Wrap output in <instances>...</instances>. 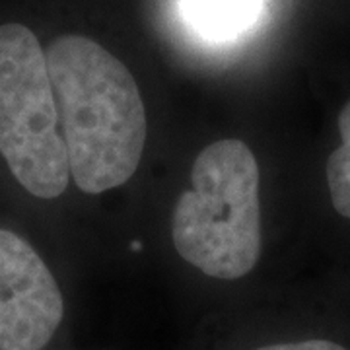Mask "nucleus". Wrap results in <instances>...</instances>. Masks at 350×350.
<instances>
[{
  "label": "nucleus",
  "instance_id": "f257e3e1",
  "mask_svg": "<svg viewBox=\"0 0 350 350\" xmlns=\"http://www.w3.org/2000/svg\"><path fill=\"white\" fill-rule=\"evenodd\" d=\"M70 179L88 195L137 174L148 123L137 80L100 43L61 36L45 47Z\"/></svg>",
  "mask_w": 350,
  "mask_h": 350
},
{
  "label": "nucleus",
  "instance_id": "f03ea898",
  "mask_svg": "<svg viewBox=\"0 0 350 350\" xmlns=\"http://www.w3.org/2000/svg\"><path fill=\"white\" fill-rule=\"evenodd\" d=\"M179 257L218 280H238L261 255L259 163L236 138L208 144L191 170L172 218Z\"/></svg>",
  "mask_w": 350,
  "mask_h": 350
},
{
  "label": "nucleus",
  "instance_id": "7ed1b4c3",
  "mask_svg": "<svg viewBox=\"0 0 350 350\" xmlns=\"http://www.w3.org/2000/svg\"><path fill=\"white\" fill-rule=\"evenodd\" d=\"M0 163L41 202L59 199L70 183L45 47L22 22L0 24Z\"/></svg>",
  "mask_w": 350,
  "mask_h": 350
},
{
  "label": "nucleus",
  "instance_id": "20e7f679",
  "mask_svg": "<svg viewBox=\"0 0 350 350\" xmlns=\"http://www.w3.org/2000/svg\"><path fill=\"white\" fill-rule=\"evenodd\" d=\"M63 317L47 261L24 234L0 224V350H45Z\"/></svg>",
  "mask_w": 350,
  "mask_h": 350
},
{
  "label": "nucleus",
  "instance_id": "39448f33",
  "mask_svg": "<svg viewBox=\"0 0 350 350\" xmlns=\"http://www.w3.org/2000/svg\"><path fill=\"white\" fill-rule=\"evenodd\" d=\"M265 0H181L187 25L208 41H232L257 24Z\"/></svg>",
  "mask_w": 350,
  "mask_h": 350
},
{
  "label": "nucleus",
  "instance_id": "423d86ee",
  "mask_svg": "<svg viewBox=\"0 0 350 350\" xmlns=\"http://www.w3.org/2000/svg\"><path fill=\"white\" fill-rule=\"evenodd\" d=\"M340 146L327 160V185L333 208L340 216L350 218V101L338 113Z\"/></svg>",
  "mask_w": 350,
  "mask_h": 350
},
{
  "label": "nucleus",
  "instance_id": "0eeeda50",
  "mask_svg": "<svg viewBox=\"0 0 350 350\" xmlns=\"http://www.w3.org/2000/svg\"><path fill=\"white\" fill-rule=\"evenodd\" d=\"M257 350H347L333 340L323 338H312V340H300V342H280V345H269Z\"/></svg>",
  "mask_w": 350,
  "mask_h": 350
}]
</instances>
